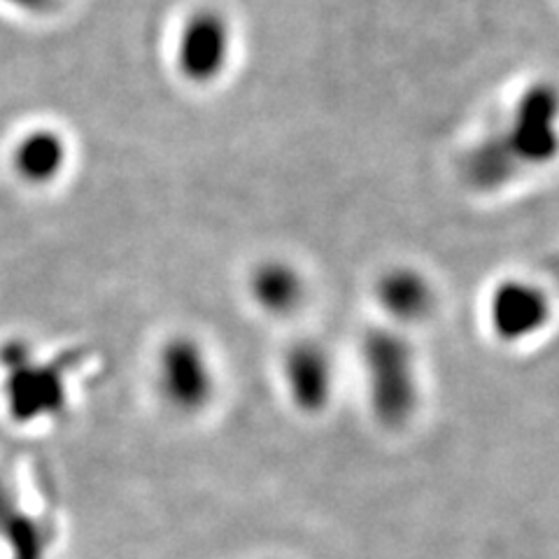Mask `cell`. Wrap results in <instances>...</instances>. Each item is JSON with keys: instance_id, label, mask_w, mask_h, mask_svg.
Wrapping results in <instances>:
<instances>
[{"instance_id": "obj_5", "label": "cell", "mask_w": 559, "mask_h": 559, "mask_svg": "<svg viewBox=\"0 0 559 559\" xmlns=\"http://www.w3.org/2000/svg\"><path fill=\"white\" fill-rule=\"evenodd\" d=\"M376 301L394 329L425 324L436 310V289L431 280L415 269L396 266L382 273L376 283Z\"/></svg>"}, {"instance_id": "obj_3", "label": "cell", "mask_w": 559, "mask_h": 559, "mask_svg": "<svg viewBox=\"0 0 559 559\" xmlns=\"http://www.w3.org/2000/svg\"><path fill=\"white\" fill-rule=\"evenodd\" d=\"M159 384L170 406L182 413H201L217 394L215 361L197 341H173L159 359Z\"/></svg>"}, {"instance_id": "obj_7", "label": "cell", "mask_w": 559, "mask_h": 559, "mask_svg": "<svg viewBox=\"0 0 559 559\" xmlns=\"http://www.w3.org/2000/svg\"><path fill=\"white\" fill-rule=\"evenodd\" d=\"M185 57L194 73H215L226 57V33L217 20H203L189 31Z\"/></svg>"}, {"instance_id": "obj_2", "label": "cell", "mask_w": 559, "mask_h": 559, "mask_svg": "<svg viewBox=\"0 0 559 559\" xmlns=\"http://www.w3.org/2000/svg\"><path fill=\"white\" fill-rule=\"evenodd\" d=\"M280 380L296 411L320 415L331 406L338 388L336 357L320 341H296L280 359Z\"/></svg>"}, {"instance_id": "obj_1", "label": "cell", "mask_w": 559, "mask_h": 559, "mask_svg": "<svg viewBox=\"0 0 559 559\" xmlns=\"http://www.w3.org/2000/svg\"><path fill=\"white\" fill-rule=\"evenodd\" d=\"M364 396L371 417L384 429H404L423 404V369L406 331L369 329L359 345Z\"/></svg>"}, {"instance_id": "obj_6", "label": "cell", "mask_w": 559, "mask_h": 559, "mask_svg": "<svg viewBox=\"0 0 559 559\" xmlns=\"http://www.w3.org/2000/svg\"><path fill=\"white\" fill-rule=\"evenodd\" d=\"M248 287L254 306L275 320L292 318L308 299L306 277L301 271L277 259L261 261L252 271Z\"/></svg>"}, {"instance_id": "obj_4", "label": "cell", "mask_w": 559, "mask_h": 559, "mask_svg": "<svg viewBox=\"0 0 559 559\" xmlns=\"http://www.w3.org/2000/svg\"><path fill=\"white\" fill-rule=\"evenodd\" d=\"M487 322L501 343H527L544 334L550 322L548 294L530 280H506L489 296Z\"/></svg>"}]
</instances>
